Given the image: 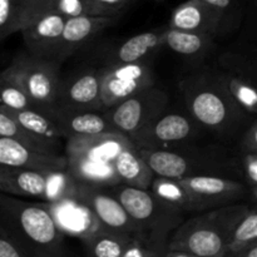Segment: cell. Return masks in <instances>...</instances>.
Wrapping results in <instances>:
<instances>
[{
    "label": "cell",
    "mask_w": 257,
    "mask_h": 257,
    "mask_svg": "<svg viewBox=\"0 0 257 257\" xmlns=\"http://www.w3.org/2000/svg\"><path fill=\"white\" fill-rule=\"evenodd\" d=\"M227 257H257V241L252 245H250L248 247L243 248L240 252L233 253V255H230Z\"/></svg>",
    "instance_id": "39"
},
{
    "label": "cell",
    "mask_w": 257,
    "mask_h": 257,
    "mask_svg": "<svg viewBox=\"0 0 257 257\" xmlns=\"http://www.w3.org/2000/svg\"><path fill=\"white\" fill-rule=\"evenodd\" d=\"M75 196L87 203L104 230L135 237L143 236L137 222L108 187L89 185L79 181Z\"/></svg>",
    "instance_id": "9"
},
{
    "label": "cell",
    "mask_w": 257,
    "mask_h": 257,
    "mask_svg": "<svg viewBox=\"0 0 257 257\" xmlns=\"http://www.w3.org/2000/svg\"><path fill=\"white\" fill-rule=\"evenodd\" d=\"M0 225L10 231L35 257H65V235L47 202H29L2 193Z\"/></svg>",
    "instance_id": "1"
},
{
    "label": "cell",
    "mask_w": 257,
    "mask_h": 257,
    "mask_svg": "<svg viewBox=\"0 0 257 257\" xmlns=\"http://www.w3.org/2000/svg\"><path fill=\"white\" fill-rule=\"evenodd\" d=\"M55 12L67 18L92 15V0H57Z\"/></svg>",
    "instance_id": "35"
},
{
    "label": "cell",
    "mask_w": 257,
    "mask_h": 257,
    "mask_svg": "<svg viewBox=\"0 0 257 257\" xmlns=\"http://www.w3.org/2000/svg\"><path fill=\"white\" fill-rule=\"evenodd\" d=\"M0 257H35L10 232L0 225Z\"/></svg>",
    "instance_id": "33"
},
{
    "label": "cell",
    "mask_w": 257,
    "mask_h": 257,
    "mask_svg": "<svg viewBox=\"0 0 257 257\" xmlns=\"http://www.w3.org/2000/svg\"><path fill=\"white\" fill-rule=\"evenodd\" d=\"M9 68L30 95L37 109L52 115L57 108L63 82L60 63L27 53L14 58Z\"/></svg>",
    "instance_id": "6"
},
{
    "label": "cell",
    "mask_w": 257,
    "mask_h": 257,
    "mask_svg": "<svg viewBox=\"0 0 257 257\" xmlns=\"http://www.w3.org/2000/svg\"><path fill=\"white\" fill-rule=\"evenodd\" d=\"M108 190L122 202L148 240L167 248L168 240L183 222L185 212L161 200L151 190L119 183Z\"/></svg>",
    "instance_id": "5"
},
{
    "label": "cell",
    "mask_w": 257,
    "mask_h": 257,
    "mask_svg": "<svg viewBox=\"0 0 257 257\" xmlns=\"http://www.w3.org/2000/svg\"><path fill=\"white\" fill-rule=\"evenodd\" d=\"M151 191L168 205L183 211L185 213L201 212L197 201L188 192L180 180L156 176Z\"/></svg>",
    "instance_id": "24"
},
{
    "label": "cell",
    "mask_w": 257,
    "mask_h": 257,
    "mask_svg": "<svg viewBox=\"0 0 257 257\" xmlns=\"http://www.w3.org/2000/svg\"><path fill=\"white\" fill-rule=\"evenodd\" d=\"M243 173L246 176V180H247L248 185L251 186V188L256 187L257 186V152H250L247 151V153L243 157Z\"/></svg>",
    "instance_id": "36"
},
{
    "label": "cell",
    "mask_w": 257,
    "mask_h": 257,
    "mask_svg": "<svg viewBox=\"0 0 257 257\" xmlns=\"http://www.w3.org/2000/svg\"><path fill=\"white\" fill-rule=\"evenodd\" d=\"M166 250V247L143 236H137L131 241L122 257H162Z\"/></svg>",
    "instance_id": "32"
},
{
    "label": "cell",
    "mask_w": 257,
    "mask_h": 257,
    "mask_svg": "<svg viewBox=\"0 0 257 257\" xmlns=\"http://www.w3.org/2000/svg\"><path fill=\"white\" fill-rule=\"evenodd\" d=\"M200 205L201 212L241 200L246 187L241 182L217 175H200L180 180Z\"/></svg>",
    "instance_id": "12"
},
{
    "label": "cell",
    "mask_w": 257,
    "mask_h": 257,
    "mask_svg": "<svg viewBox=\"0 0 257 257\" xmlns=\"http://www.w3.org/2000/svg\"><path fill=\"white\" fill-rule=\"evenodd\" d=\"M213 35L202 33L186 32V30L167 28L163 34L165 45L177 54L193 57L207 50L212 44Z\"/></svg>",
    "instance_id": "27"
},
{
    "label": "cell",
    "mask_w": 257,
    "mask_h": 257,
    "mask_svg": "<svg viewBox=\"0 0 257 257\" xmlns=\"http://www.w3.org/2000/svg\"><path fill=\"white\" fill-rule=\"evenodd\" d=\"M188 112L202 127L227 132L242 119L245 110L233 100L220 77H193L182 83Z\"/></svg>",
    "instance_id": "4"
},
{
    "label": "cell",
    "mask_w": 257,
    "mask_h": 257,
    "mask_svg": "<svg viewBox=\"0 0 257 257\" xmlns=\"http://www.w3.org/2000/svg\"><path fill=\"white\" fill-rule=\"evenodd\" d=\"M165 30H151L131 37L130 39L115 47L114 52L108 59V65L131 64L148 60L162 45H165Z\"/></svg>",
    "instance_id": "21"
},
{
    "label": "cell",
    "mask_w": 257,
    "mask_h": 257,
    "mask_svg": "<svg viewBox=\"0 0 257 257\" xmlns=\"http://www.w3.org/2000/svg\"><path fill=\"white\" fill-rule=\"evenodd\" d=\"M243 147L250 152H257V122L253 123L243 136Z\"/></svg>",
    "instance_id": "37"
},
{
    "label": "cell",
    "mask_w": 257,
    "mask_h": 257,
    "mask_svg": "<svg viewBox=\"0 0 257 257\" xmlns=\"http://www.w3.org/2000/svg\"><path fill=\"white\" fill-rule=\"evenodd\" d=\"M223 87L246 113H257V87L243 78L218 75Z\"/></svg>",
    "instance_id": "29"
},
{
    "label": "cell",
    "mask_w": 257,
    "mask_h": 257,
    "mask_svg": "<svg viewBox=\"0 0 257 257\" xmlns=\"http://www.w3.org/2000/svg\"><path fill=\"white\" fill-rule=\"evenodd\" d=\"M24 0H0V39L17 33V20Z\"/></svg>",
    "instance_id": "31"
},
{
    "label": "cell",
    "mask_w": 257,
    "mask_h": 257,
    "mask_svg": "<svg viewBox=\"0 0 257 257\" xmlns=\"http://www.w3.org/2000/svg\"><path fill=\"white\" fill-rule=\"evenodd\" d=\"M252 200L256 201V202H257V186H256V187L252 188Z\"/></svg>",
    "instance_id": "41"
},
{
    "label": "cell",
    "mask_w": 257,
    "mask_h": 257,
    "mask_svg": "<svg viewBox=\"0 0 257 257\" xmlns=\"http://www.w3.org/2000/svg\"><path fill=\"white\" fill-rule=\"evenodd\" d=\"M132 143L127 136L118 132L69 137L64 146L68 171L78 181L89 185L102 187L119 185L115 160Z\"/></svg>",
    "instance_id": "3"
},
{
    "label": "cell",
    "mask_w": 257,
    "mask_h": 257,
    "mask_svg": "<svg viewBox=\"0 0 257 257\" xmlns=\"http://www.w3.org/2000/svg\"><path fill=\"white\" fill-rule=\"evenodd\" d=\"M0 137H8L17 141L24 147L48 155H62V146L54 145L23 127L7 109L0 105Z\"/></svg>",
    "instance_id": "23"
},
{
    "label": "cell",
    "mask_w": 257,
    "mask_h": 257,
    "mask_svg": "<svg viewBox=\"0 0 257 257\" xmlns=\"http://www.w3.org/2000/svg\"><path fill=\"white\" fill-rule=\"evenodd\" d=\"M133 0H92V15L119 18Z\"/></svg>",
    "instance_id": "34"
},
{
    "label": "cell",
    "mask_w": 257,
    "mask_h": 257,
    "mask_svg": "<svg viewBox=\"0 0 257 257\" xmlns=\"http://www.w3.org/2000/svg\"><path fill=\"white\" fill-rule=\"evenodd\" d=\"M162 257H202V256L195 255V253L187 252V251L170 250V248H167V250L165 251V253L162 255Z\"/></svg>",
    "instance_id": "40"
},
{
    "label": "cell",
    "mask_w": 257,
    "mask_h": 257,
    "mask_svg": "<svg viewBox=\"0 0 257 257\" xmlns=\"http://www.w3.org/2000/svg\"><path fill=\"white\" fill-rule=\"evenodd\" d=\"M198 123L193 118L177 112H165L151 122L135 140L137 148L160 150L185 142L196 135Z\"/></svg>",
    "instance_id": "11"
},
{
    "label": "cell",
    "mask_w": 257,
    "mask_h": 257,
    "mask_svg": "<svg viewBox=\"0 0 257 257\" xmlns=\"http://www.w3.org/2000/svg\"><path fill=\"white\" fill-rule=\"evenodd\" d=\"M102 75L103 69H87L68 79H63L57 108L74 110L103 109Z\"/></svg>",
    "instance_id": "13"
},
{
    "label": "cell",
    "mask_w": 257,
    "mask_h": 257,
    "mask_svg": "<svg viewBox=\"0 0 257 257\" xmlns=\"http://www.w3.org/2000/svg\"><path fill=\"white\" fill-rule=\"evenodd\" d=\"M62 131L65 141L73 136H92L115 132L105 113L98 110H74L57 108L50 115Z\"/></svg>",
    "instance_id": "20"
},
{
    "label": "cell",
    "mask_w": 257,
    "mask_h": 257,
    "mask_svg": "<svg viewBox=\"0 0 257 257\" xmlns=\"http://www.w3.org/2000/svg\"><path fill=\"white\" fill-rule=\"evenodd\" d=\"M52 171L27 170L0 165V191L15 197L47 202Z\"/></svg>",
    "instance_id": "17"
},
{
    "label": "cell",
    "mask_w": 257,
    "mask_h": 257,
    "mask_svg": "<svg viewBox=\"0 0 257 257\" xmlns=\"http://www.w3.org/2000/svg\"><path fill=\"white\" fill-rule=\"evenodd\" d=\"M225 14L201 0H187L172 12L168 28L215 35L221 29Z\"/></svg>",
    "instance_id": "19"
},
{
    "label": "cell",
    "mask_w": 257,
    "mask_h": 257,
    "mask_svg": "<svg viewBox=\"0 0 257 257\" xmlns=\"http://www.w3.org/2000/svg\"><path fill=\"white\" fill-rule=\"evenodd\" d=\"M114 167L120 183L142 190H151L152 187L156 173L133 143L119 153Z\"/></svg>",
    "instance_id": "22"
},
{
    "label": "cell",
    "mask_w": 257,
    "mask_h": 257,
    "mask_svg": "<svg viewBox=\"0 0 257 257\" xmlns=\"http://www.w3.org/2000/svg\"><path fill=\"white\" fill-rule=\"evenodd\" d=\"M55 222L65 236L84 241L104 230L87 203L74 196L57 202H47Z\"/></svg>",
    "instance_id": "14"
},
{
    "label": "cell",
    "mask_w": 257,
    "mask_h": 257,
    "mask_svg": "<svg viewBox=\"0 0 257 257\" xmlns=\"http://www.w3.org/2000/svg\"><path fill=\"white\" fill-rule=\"evenodd\" d=\"M156 176L182 180L200 175H217L220 166L211 162L210 158L181 153L172 148L147 150L138 148ZM218 176V175H217Z\"/></svg>",
    "instance_id": "10"
},
{
    "label": "cell",
    "mask_w": 257,
    "mask_h": 257,
    "mask_svg": "<svg viewBox=\"0 0 257 257\" xmlns=\"http://www.w3.org/2000/svg\"><path fill=\"white\" fill-rule=\"evenodd\" d=\"M156 2H162V0H156Z\"/></svg>",
    "instance_id": "42"
},
{
    "label": "cell",
    "mask_w": 257,
    "mask_h": 257,
    "mask_svg": "<svg viewBox=\"0 0 257 257\" xmlns=\"http://www.w3.org/2000/svg\"><path fill=\"white\" fill-rule=\"evenodd\" d=\"M167 93L152 85L105 110L115 132L135 140L151 122L167 110Z\"/></svg>",
    "instance_id": "7"
},
{
    "label": "cell",
    "mask_w": 257,
    "mask_h": 257,
    "mask_svg": "<svg viewBox=\"0 0 257 257\" xmlns=\"http://www.w3.org/2000/svg\"><path fill=\"white\" fill-rule=\"evenodd\" d=\"M156 85L150 59L131 64L107 65L102 75V103L107 110L141 90Z\"/></svg>",
    "instance_id": "8"
},
{
    "label": "cell",
    "mask_w": 257,
    "mask_h": 257,
    "mask_svg": "<svg viewBox=\"0 0 257 257\" xmlns=\"http://www.w3.org/2000/svg\"><path fill=\"white\" fill-rule=\"evenodd\" d=\"M117 22V18L97 17V15H79L68 18L64 30L55 53V60L64 62L74 55L78 50L94 39L99 33L112 27Z\"/></svg>",
    "instance_id": "15"
},
{
    "label": "cell",
    "mask_w": 257,
    "mask_h": 257,
    "mask_svg": "<svg viewBox=\"0 0 257 257\" xmlns=\"http://www.w3.org/2000/svg\"><path fill=\"white\" fill-rule=\"evenodd\" d=\"M65 257H69V256H68V255H67V256H65Z\"/></svg>",
    "instance_id": "43"
},
{
    "label": "cell",
    "mask_w": 257,
    "mask_h": 257,
    "mask_svg": "<svg viewBox=\"0 0 257 257\" xmlns=\"http://www.w3.org/2000/svg\"><path fill=\"white\" fill-rule=\"evenodd\" d=\"M257 241V207L251 208L247 211L242 220L236 227L233 233L232 242L230 246L228 256L233 253L240 252L243 248L248 247L250 245Z\"/></svg>",
    "instance_id": "30"
},
{
    "label": "cell",
    "mask_w": 257,
    "mask_h": 257,
    "mask_svg": "<svg viewBox=\"0 0 257 257\" xmlns=\"http://www.w3.org/2000/svg\"><path fill=\"white\" fill-rule=\"evenodd\" d=\"M202 3L207 4L208 7L213 8L217 12L222 13V14H226L230 7L232 5L233 0H201Z\"/></svg>",
    "instance_id": "38"
},
{
    "label": "cell",
    "mask_w": 257,
    "mask_h": 257,
    "mask_svg": "<svg viewBox=\"0 0 257 257\" xmlns=\"http://www.w3.org/2000/svg\"><path fill=\"white\" fill-rule=\"evenodd\" d=\"M0 90H2V105L7 107L8 109H37L30 95L9 67L3 70L0 74Z\"/></svg>",
    "instance_id": "28"
},
{
    "label": "cell",
    "mask_w": 257,
    "mask_h": 257,
    "mask_svg": "<svg viewBox=\"0 0 257 257\" xmlns=\"http://www.w3.org/2000/svg\"><path fill=\"white\" fill-rule=\"evenodd\" d=\"M0 165L37 171H63L68 170V158L65 153L48 155L24 147L12 138L0 137Z\"/></svg>",
    "instance_id": "18"
},
{
    "label": "cell",
    "mask_w": 257,
    "mask_h": 257,
    "mask_svg": "<svg viewBox=\"0 0 257 257\" xmlns=\"http://www.w3.org/2000/svg\"><path fill=\"white\" fill-rule=\"evenodd\" d=\"M2 105V104H0ZM4 107V105H3ZM5 109L27 130L33 132L34 135L39 136V137L44 138V140L49 141V142L54 143V145L62 146L63 141H65L64 136H63L62 131L57 125V123L50 118V115L45 114L42 110L38 109H28V110H12Z\"/></svg>",
    "instance_id": "25"
},
{
    "label": "cell",
    "mask_w": 257,
    "mask_h": 257,
    "mask_svg": "<svg viewBox=\"0 0 257 257\" xmlns=\"http://www.w3.org/2000/svg\"><path fill=\"white\" fill-rule=\"evenodd\" d=\"M248 210L247 205L231 203L188 218L171 235L167 248L202 257H227L236 227Z\"/></svg>",
    "instance_id": "2"
},
{
    "label": "cell",
    "mask_w": 257,
    "mask_h": 257,
    "mask_svg": "<svg viewBox=\"0 0 257 257\" xmlns=\"http://www.w3.org/2000/svg\"><path fill=\"white\" fill-rule=\"evenodd\" d=\"M133 238L135 236L102 230L85 238L82 243L87 257H122Z\"/></svg>",
    "instance_id": "26"
},
{
    "label": "cell",
    "mask_w": 257,
    "mask_h": 257,
    "mask_svg": "<svg viewBox=\"0 0 257 257\" xmlns=\"http://www.w3.org/2000/svg\"><path fill=\"white\" fill-rule=\"evenodd\" d=\"M68 18L50 13L39 18L22 30L28 53L47 59H55L58 45Z\"/></svg>",
    "instance_id": "16"
}]
</instances>
